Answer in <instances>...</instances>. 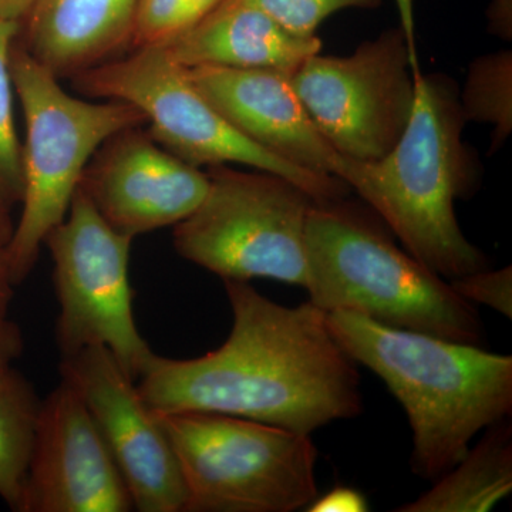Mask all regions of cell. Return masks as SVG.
Returning <instances> with one entry per match:
<instances>
[{
    "instance_id": "obj_1",
    "label": "cell",
    "mask_w": 512,
    "mask_h": 512,
    "mask_svg": "<svg viewBox=\"0 0 512 512\" xmlns=\"http://www.w3.org/2000/svg\"><path fill=\"white\" fill-rule=\"evenodd\" d=\"M232 329L194 359L151 353L136 382L153 412L228 414L312 434L359 417L357 363L312 302L279 305L244 281H224Z\"/></svg>"
},
{
    "instance_id": "obj_16",
    "label": "cell",
    "mask_w": 512,
    "mask_h": 512,
    "mask_svg": "<svg viewBox=\"0 0 512 512\" xmlns=\"http://www.w3.org/2000/svg\"><path fill=\"white\" fill-rule=\"evenodd\" d=\"M167 47L184 67L217 66L295 73L318 55V36H301L247 0H222L197 25Z\"/></svg>"
},
{
    "instance_id": "obj_22",
    "label": "cell",
    "mask_w": 512,
    "mask_h": 512,
    "mask_svg": "<svg viewBox=\"0 0 512 512\" xmlns=\"http://www.w3.org/2000/svg\"><path fill=\"white\" fill-rule=\"evenodd\" d=\"M296 35L316 36L323 20L343 9H375L383 0H247Z\"/></svg>"
},
{
    "instance_id": "obj_4",
    "label": "cell",
    "mask_w": 512,
    "mask_h": 512,
    "mask_svg": "<svg viewBox=\"0 0 512 512\" xmlns=\"http://www.w3.org/2000/svg\"><path fill=\"white\" fill-rule=\"evenodd\" d=\"M309 302L325 313H359L390 328L483 346L476 305L397 247L375 211L315 201L306 220Z\"/></svg>"
},
{
    "instance_id": "obj_23",
    "label": "cell",
    "mask_w": 512,
    "mask_h": 512,
    "mask_svg": "<svg viewBox=\"0 0 512 512\" xmlns=\"http://www.w3.org/2000/svg\"><path fill=\"white\" fill-rule=\"evenodd\" d=\"M450 284L461 298L473 305H485L501 313L505 318H512L511 266H504L497 271L481 269L473 274L453 279Z\"/></svg>"
},
{
    "instance_id": "obj_9",
    "label": "cell",
    "mask_w": 512,
    "mask_h": 512,
    "mask_svg": "<svg viewBox=\"0 0 512 512\" xmlns=\"http://www.w3.org/2000/svg\"><path fill=\"white\" fill-rule=\"evenodd\" d=\"M131 242L133 238L110 227L77 190L66 218L47 235L45 247L55 265L56 339L62 357L103 346L137 380L153 352L134 320Z\"/></svg>"
},
{
    "instance_id": "obj_25",
    "label": "cell",
    "mask_w": 512,
    "mask_h": 512,
    "mask_svg": "<svg viewBox=\"0 0 512 512\" xmlns=\"http://www.w3.org/2000/svg\"><path fill=\"white\" fill-rule=\"evenodd\" d=\"M23 338L22 333L15 323L0 328V370L12 366V362L22 355Z\"/></svg>"
},
{
    "instance_id": "obj_15",
    "label": "cell",
    "mask_w": 512,
    "mask_h": 512,
    "mask_svg": "<svg viewBox=\"0 0 512 512\" xmlns=\"http://www.w3.org/2000/svg\"><path fill=\"white\" fill-rule=\"evenodd\" d=\"M140 0H36L18 43L59 79H72L130 49Z\"/></svg>"
},
{
    "instance_id": "obj_10",
    "label": "cell",
    "mask_w": 512,
    "mask_h": 512,
    "mask_svg": "<svg viewBox=\"0 0 512 512\" xmlns=\"http://www.w3.org/2000/svg\"><path fill=\"white\" fill-rule=\"evenodd\" d=\"M416 40L389 29L350 56L313 55L291 74L299 100L330 146L348 160L375 163L403 136L414 97Z\"/></svg>"
},
{
    "instance_id": "obj_19",
    "label": "cell",
    "mask_w": 512,
    "mask_h": 512,
    "mask_svg": "<svg viewBox=\"0 0 512 512\" xmlns=\"http://www.w3.org/2000/svg\"><path fill=\"white\" fill-rule=\"evenodd\" d=\"M460 104L468 121L493 127L490 153L504 146L512 131V52L501 50L471 62Z\"/></svg>"
},
{
    "instance_id": "obj_13",
    "label": "cell",
    "mask_w": 512,
    "mask_h": 512,
    "mask_svg": "<svg viewBox=\"0 0 512 512\" xmlns=\"http://www.w3.org/2000/svg\"><path fill=\"white\" fill-rule=\"evenodd\" d=\"M208 188L207 171L165 150L144 127L110 137L79 185L103 220L133 239L180 224L200 207Z\"/></svg>"
},
{
    "instance_id": "obj_20",
    "label": "cell",
    "mask_w": 512,
    "mask_h": 512,
    "mask_svg": "<svg viewBox=\"0 0 512 512\" xmlns=\"http://www.w3.org/2000/svg\"><path fill=\"white\" fill-rule=\"evenodd\" d=\"M20 23L0 19V202L8 210L20 204L23 195L22 143L13 114L10 55L18 39Z\"/></svg>"
},
{
    "instance_id": "obj_18",
    "label": "cell",
    "mask_w": 512,
    "mask_h": 512,
    "mask_svg": "<svg viewBox=\"0 0 512 512\" xmlns=\"http://www.w3.org/2000/svg\"><path fill=\"white\" fill-rule=\"evenodd\" d=\"M42 400L12 366L0 370V498L18 511Z\"/></svg>"
},
{
    "instance_id": "obj_2",
    "label": "cell",
    "mask_w": 512,
    "mask_h": 512,
    "mask_svg": "<svg viewBox=\"0 0 512 512\" xmlns=\"http://www.w3.org/2000/svg\"><path fill=\"white\" fill-rule=\"evenodd\" d=\"M326 320L342 349L402 404L416 476L436 481L466 456L480 431L510 419L511 356L390 328L355 312H329Z\"/></svg>"
},
{
    "instance_id": "obj_21",
    "label": "cell",
    "mask_w": 512,
    "mask_h": 512,
    "mask_svg": "<svg viewBox=\"0 0 512 512\" xmlns=\"http://www.w3.org/2000/svg\"><path fill=\"white\" fill-rule=\"evenodd\" d=\"M222 0H140L130 50L164 46L197 25Z\"/></svg>"
},
{
    "instance_id": "obj_3",
    "label": "cell",
    "mask_w": 512,
    "mask_h": 512,
    "mask_svg": "<svg viewBox=\"0 0 512 512\" xmlns=\"http://www.w3.org/2000/svg\"><path fill=\"white\" fill-rule=\"evenodd\" d=\"M414 106L403 136L375 163L350 160L345 184L404 249L447 281L488 268L458 225L454 204L471 197L480 171L463 140L460 90L446 74L413 64Z\"/></svg>"
},
{
    "instance_id": "obj_12",
    "label": "cell",
    "mask_w": 512,
    "mask_h": 512,
    "mask_svg": "<svg viewBox=\"0 0 512 512\" xmlns=\"http://www.w3.org/2000/svg\"><path fill=\"white\" fill-rule=\"evenodd\" d=\"M127 485L79 393L60 382L40 406L20 512H127Z\"/></svg>"
},
{
    "instance_id": "obj_14",
    "label": "cell",
    "mask_w": 512,
    "mask_h": 512,
    "mask_svg": "<svg viewBox=\"0 0 512 512\" xmlns=\"http://www.w3.org/2000/svg\"><path fill=\"white\" fill-rule=\"evenodd\" d=\"M187 72L211 106L256 146L302 170L345 180L350 160L315 126L291 74L217 66L187 67Z\"/></svg>"
},
{
    "instance_id": "obj_8",
    "label": "cell",
    "mask_w": 512,
    "mask_h": 512,
    "mask_svg": "<svg viewBox=\"0 0 512 512\" xmlns=\"http://www.w3.org/2000/svg\"><path fill=\"white\" fill-rule=\"evenodd\" d=\"M210 188L175 225V251L222 281L272 279L306 288V220L315 198L292 181L255 170L208 167Z\"/></svg>"
},
{
    "instance_id": "obj_7",
    "label": "cell",
    "mask_w": 512,
    "mask_h": 512,
    "mask_svg": "<svg viewBox=\"0 0 512 512\" xmlns=\"http://www.w3.org/2000/svg\"><path fill=\"white\" fill-rule=\"evenodd\" d=\"M77 92L131 104L146 117L147 133L195 167L242 164L284 177L316 201L342 200L350 188L333 175L302 170L256 146L202 96L165 46H147L72 77Z\"/></svg>"
},
{
    "instance_id": "obj_24",
    "label": "cell",
    "mask_w": 512,
    "mask_h": 512,
    "mask_svg": "<svg viewBox=\"0 0 512 512\" xmlns=\"http://www.w3.org/2000/svg\"><path fill=\"white\" fill-rule=\"evenodd\" d=\"M369 501L355 488L335 487L325 495H318L305 511L309 512H365Z\"/></svg>"
},
{
    "instance_id": "obj_11",
    "label": "cell",
    "mask_w": 512,
    "mask_h": 512,
    "mask_svg": "<svg viewBox=\"0 0 512 512\" xmlns=\"http://www.w3.org/2000/svg\"><path fill=\"white\" fill-rule=\"evenodd\" d=\"M62 380L70 384L100 431L134 510L184 512L185 485L177 457L157 414L151 410L136 380L124 372L103 346H90L62 357Z\"/></svg>"
},
{
    "instance_id": "obj_27",
    "label": "cell",
    "mask_w": 512,
    "mask_h": 512,
    "mask_svg": "<svg viewBox=\"0 0 512 512\" xmlns=\"http://www.w3.org/2000/svg\"><path fill=\"white\" fill-rule=\"evenodd\" d=\"M36 0H0V19L22 23Z\"/></svg>"
},
{
    "instance_id": "obj_28",
    "label": "cell",
    "mask_w": 512,
    "mask_h": 512,
    "mask_svg": "<svg viewBox=\"0 0 512 512\" xmlns=\"http://www.w3.org/2000/svg\"><path fill=\"white\" fill-rule=\"evenodd\" d=\"M12 220H10V210L5 207V205L0 202V248L8 247L10 237H12L13 232Z\"/></svg>"
},
{
    "instance_id": "obj_26",
    "label": "cell",
    "mask_w": 512,
    "mask_h": 512,
    "mask_svg": "<svg viewBox=\"0 0 512 512\" xmlns=\"http://www.w3.org/2000/svg\"><path fill=\"white\" fill-rule=\"evenodd\" d=\"M12 278H10L8 262H6L5 248H0V328L8 325L9 305L13 296Z\"/></svg>"
},
{
    "instance_id": "obj_6",
    "label": "cell",
    "mask_w": 512,
    "mask_h": 512,
    "mask_svg": "<svg viewBox=\"0 0 512 512\" xmlns=\"http://www.w3.org/2000/svg\"><path fill=\"white\" fill-rule=\"evenodd\" d=\"M156 414L183 476L184 512H293L318 497L311 434L228 414Z\"/></svg>"
},
{
    "instance_id": "obj_5",
    "label": "cell",
    "mask_w": 512,
    "mask_h": 512,
    "mask_svg": "<svg viewBox=\"0 0 512 512\" xmlns=\"http://www.w3.org/2000/svg\"><path fill=\"white\" fill-rule=\"evenodd\" d=\"M10 72L26 124L22 212L5 249L10 278L18 285L32 272L47 235L66 218L96 151L114 134L146 127L147 121L124 101L72 96L18 39Z\"/></svg>"
},
{
    "instance_id": "obj_17",
    "label": "cell",
    "mask_w": 512,
    "mask_h": 512,
    "mask_svg": "<svg viewBox=\"0 0 512 512\" xmlns=\"http://www.w3.org/2000/svg\"><path fill=\"white\" fill-rule=\"evenodd\" d=\"M427 493L397 512H487L512 491V426L508 419L485 429L483 439L443 474Z\"/></svg>"
}]
</instances>
